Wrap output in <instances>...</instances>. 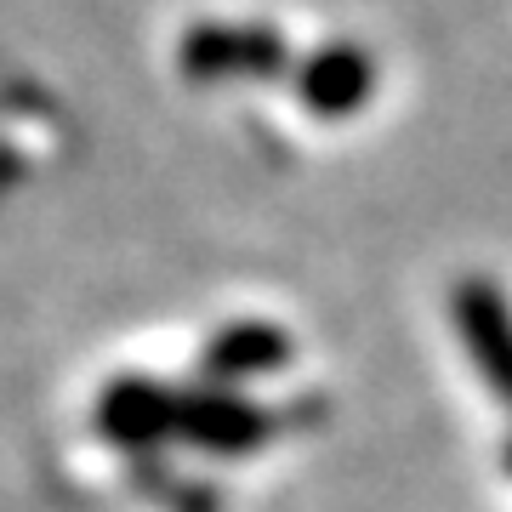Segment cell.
<instances>
[{"label":"cell","instance_id":"1","mask_svg":"<svg viewBox=\"0 0 512 512\" xmlns=\"http://www.w3.org/2000/svg\"><path fill=\"white\" fill-rule=\"evenodd\" d=\"M268 439H274V416L256 399H245L239 387H177V444L217 461H245Z\"/></svg>","mask_w":512,"mask_h":512},{"label":"cell","instance_id":"2","mask_svg":"<svg viewBox=\"0 0 512 512\" xmlns=\"http://www.w3.org/2000/svg\"><path fill=\"white\" fill-rule=\"evenodd\" d=\"M291 63V46L268 23H194L177 46V69L200 86L217 80H268Z\"/></svg>","mask_w":512,"mask_h":512},{"label":"cell","instance_id":"3","mask_svg":"<svg viewBox=\"0 0 512 512\" xmlns=\"http://www.w3.org/2000/svg\"><path fill=\"white\" fill-rule=\"evenodd\" d=\"M97 439L126 450L131 461L160 456L177 439V387L154 382V376H114L92 404Z\"/></svg>","mask_w":512,"mask_h":512},{"label":"cell","instance_id":"4","mask_svg":"<svg viewBox=\"0 0 512 512\" xmlns=\"http://www.w3.org/2000/svg\"><path fill=\"white\" fill-rule=\"evenodd\" d=\"M450 319H456V336L467 348V359H473L478 382L512 410V302H507V291L484 274L456 279Z\"/></svg>","mask_w":512,"mask_h":512},{"label":"cell","instance_id":"5","mask_svg":"<svg viewBox=\"0 0 512 512\" xmlns=\"http://www.w3.org/2000/svg\"><path fill=\"white\" fill-rule=\"evenodd\" d=\"M376 92V57L359 40H325L313 57L296 63V103L313 120H348Z\"/></svg>","mask_w":512,"mask_h":512},{"label":"cell","instance_id":"6","mask_svg":"<svg viewBox=\"0 0 512 512\" xmlns=\"http://www.w3.org/2000/svg\"><path fill=\"white\" fill-rule=\"evenodd\" d=\"M291 353H296L291 330L268 325V319H228L200 353V382H211V387L262 382V376L291 365Z\"/></svg>","mask_w":512,"mask_h":512},{"label":"cell","instance_id":"7","mask_svg":"<svg viewBox=\"0 0 512 512\" xmlns=\"http://www.w3.org/2000/svg\"><path fill=\"white\" fill-rule=\"evenodd\" d=\"M501 467H507V473H512V439H507V450H501Z\"/></svg>","mask_w":512,"mask_h":512}]
</instances>
